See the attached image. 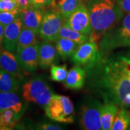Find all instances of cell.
<instances>
[{"label":"cell","instance_id":"6da1fadb","mask_svg":"<svg viewBox=\"0 0 130 130\" xmlns=\"http://www.w3.org/2000/svg\"><path fill=\"white\" fill-rule=\"evenodd\" d=\"M89 90L103 99L105 103L123 107L130 92V79L125 56L101 55L96 60L86 66Z\"/></svg>","mask_w":130,"mask_h":130},{"label":"cell","instance_id":"7a4b0ae2","mask_svg":"<svg viewBox=\"0 0 130 130\" xmlns=\"http://www.w3.org/2000/svg\"><path fill=\"white\" fill-rule=\"evenodd\" d=\"M92 32L89 40L99 42L106 32L115 27L123 12L113 0H95L89 6Z\"/></svg>","mask_w":130,"mask_h":130},{"label":"cell","instance_id":"3957f363","mask_svg":"<svg viewBox=\"0 0 130 130\" xmlns=\"http://www.w3.org/2000/svg\"><path fill=\"white\" fill-rule=\"evenodd\" d=\"M130 46V13L126 14L119 27L106 32L100 43L101 55H105L110 51L122 47Z\"/></svg>","mask_w":130,"mask_h":130},{"label":"cell","instance_id":"277c9868","mask_svg":"<svg viewBox=\"0 0 130 130\" xmlns=\"http://www.w3.org/2000/svg\"><path fill=\"white\" fill-rule=\"evenodd\" d=\"M45 111L46 116L54 121L66 123L74 122V105L66 96L53 94L50 102L45 106Z\"/></svg>","mask_w":130,"mask_h":130},{"label":"cell","instance_id":"5b68a950","mask_svg":"<svg viewBox=\"0 0 130 130\" xmlns=\"http://www.w3.org/2000/svg\"><path fill=\"white\" fill-rule=\"evenodd\" d=\"M22 97L29 102L45 106L53 95L48 84L40 77H36L26 81L22 87Z\"/></svg>","mask_w":130,"mask_h":130},{"label":"cell","instance_id":"8992f818","mask_svg":"<svg viewBox=\"0 0 130 130\" xmlns=\"http://www.w3.org/2000/svg\"><path fill=\"white\" fill-rule=\"evenodd\" d=\"M102 104L97 99L91 98L86 100L81 107L79 123L86 130L102 129L101 109Z\"/></svg>","mask_w":130,"mask_h":130},{"label":"cell","instance_id":"52a82bcc","mask_svg":"<svg viewBox=\"0 0 130 130\" xmlns=\"http://www.w3.org/2000/svg\"><path fill=\"white\" fill-rule=\"evenodd\" d=\"M64 19L59 13L55 10L44 13L43 19L38 34L43 40L56 41Z\"/></svg>","mask_w":130,"mask_h":130},{"label":"cell","instance_id":"ba28073f","mask_svg":"<svg viewBox=\"0 0 130 130\" xmlns=\"http://www.w3.org/2000/svg\"><path fill=\"white\" fill-rule=\"evenodd\" d=\"M64 22L71 28L89 36L92 32L89 9L83 4H81Z\"/></svg>","mask_w":130,"mask_h":130},{"label":"cell","instance_id":"9c48e42d","mask_svg":"<svg viewBox=\"0 0 130 130\" xmlns=\"http://www.w3.org/2000/svg\"><path fill=\"white\" fill-rule=\"evenodd\" d=\"M100 56L96 42L88 40L79 45L72 56V60L79 66H87L96 60Z\"/></svg>","mask_w":130,"mask_h":130},{"label":"cell","instance_id":"30bf717a","mask_svg":"<svg viewBox=\"0 0 130 130\" xmlns=\"http://www.w3.org/2000/svg\"><path fill=\"white\" fill-rule=\"evenodd\" d=\"M39 45H31L16 51V57L24 71L28 73L35 72L39 66Z\"/></svg>","mask_w":130,"mask_h":130},{"label":"cell","instance_id":"8fae6325","mask_svg":"<svg viewBox=\"0 0 130 130\" xmlns=\"http://www.w3.org/2000/svg\"><path fill=\"white\" fill-rule=\"evenodd\" d=\"M44 13L42 9L32 6L21 9L20 16L22 27L30 28L38 34L43 19Z\"/></svg>","mask_w":130,"mask_h":130},{"label":"cell","instance_id":"7c38bea8","mask_svg":"<svg viewBox=\"0 0 130 130\" xmlns=\"http://www.w3.org/2000/svg\"><path fill=\"white\" fill-rule=\"evenodd\" d=\"M0 69L4 70L21 80L24 73L16 54L13 52L4 50L0 51Z\"/></svg>","mask_w":130,"mask_h":130},{"label":"cell","instance_id":"4fadbf2b","mask_svg":"<svg viewBox=\"0 0 130 130\" xmlns=\"http://www.w3.org/2000/svg\"><path fill=\"white\" fill-rule=\"evenodd\" d=\"M22 27V22L19 16L13 22L5 27L3 44L4 50L11 52L16 51Z\"/></svg>","mask_w":130,"mask_h":130},{"label":"cell","instance_id":"5bb4252c","mask_svg":"<svg viewBox=\"0 0 130 130\" xmlns=\"http://www.w3.org/2000/svg\"><path fill=\"white\" fill-rule=\"evenodd\" d=\"M58 55L54 45L50 41L44 40L39 48V66L45 69L55 64L58 62Z\"/></svg>","mask_w":130,"mask_h":130},{"label":"cell","instance_id":"9a60e30c","mask_svg":"<svg viewBox=\"0 0 130 130\" xmlns=\"http://www.w3.org/2000/svg\"><path fill=\"white\" fill-rule=\"evenodd\" d=\"M86 77V70L76 64L68 71L67 77L64 81V85L68 89L79 90L84 86Z\"/></svg>","mask_w":130,"mask_h":130},{"label":"cell","instance_id":"2e32d148","mask_svg":"<svg viewBox=\"0 0 130 130\" xmlns=\"http://www.w3.org/2000/svg\"><path fill=\"white\" fill-rule=\"evenodd\" d=\"M7 110H13L20 114L22 102L16 92H0V113Z\"/></svg>","mask_w":130,"mask_h":130},{"label":"cell","instance_id":"e0dca14e","mask_svg":"<svg viewBox=\"0 0 130 130\" xmlns=\"http://www.w3.org/2000/svg\"><path fill=\"white\" fill-rule=\"evenodd\" d=\"M81 4L82 0H55L51 6L65 21Z\"/></svg>","mask_w":130,"mask_h":130},{"label":"cell","instance_id":"ac0fdd59","mask_svg":"<svg viewBox=\"0 0 130 130\" xmlns=\"http://www.w3.org/2000/svg\"><path fill=\"white\" fill-rule=\"evenodd\" d=\"M119 108L118 105L113 103H105L101 109V121L102 129L109 130L111 129L115 117Z\"/></svg>","mask_w":130,"mask_h":130},{"label":"cell","instance_id":"d6986e66","mask_svg":"<svg viewBox=\"0 0 130 130\" xmlns=\"http://www.w3.org/2000/svg\"><path fill=\"white\" fill-rule=\"evenodd\" d=\"M78 46L76 42L64 37H58L56 40V47L58 54L64 59L72 56Z\"/></svg>","mask_w":130,"mask_h":130},{"label":"cell","instance_id":"ffe728a7","mask_svg":"<svg viewBox=\"0 0 130 130\" xmlns=\"http://www.w3.org/2000/svg\"><path fill=\"white\" fill-rule=\"evenodd\" d=\"M19 86L20 79L0 69V92H17Z\"/></svg>","mask_w":130,"mask_h":130},{"label":"cell","instance_id":"44dd1931","mask_svg":"<svg viewBox=\"0 0 130 130\" xmlns=\"http://www.w3.org/2000/svg\"><path fill=\"white\" fill-rule=\"evenodd\" d=\"M37 32L26 27H22L19 34L16 51H19L21 49L31 46L38 45L39 42L37 38Z\"/></svg>","mask_w":130,"mask_h":130},{"label":"cell","instance_id":"7402d4cb","mask_svg":"<svg viewBox=\"0 0 130 130\" xmlns=\"http://www.w3.org/2000/svg\"><path fill=\"white\" fill-rule=\"evenodd\" d=\"M58 37H64L72 40L79 45L85 43L89 40V36L84 35L80 32L71 28L64 22L60 30Z\"/></svg>","mask_w":130,"mask_h":130},{"label":"cell","instance_id":"603a6c76","mask_svg":"<svg viewBox=\"0 0 130 130\" xmlns=\"http://www.w3.org/2000/svg\"><path fill=\"white\" fill-rule=\"evenodd\" d=\"M19 115L13 110H7L0 113V130L13 129L18 123Z\"/></svg>","mask_w":130,"mask_h":130},{"label":"cell","instance_id":"cb8c5ba5","mask_svg":"<svg viewBox=\"0 0 130 130\" xmlns=\"http://www.w3.org/2000/svg\"><path fill=\"white\" fill-rule=\"evenodd\" d=\"M130 126V112L125 108L118 110L112 125V130H125Z\"/></svg>","mask_w":130,"mask_h":130},{"label":"cell","instance_id":"d4e9b609","mask_svg":"<svg viewBox=\"0 0 130 130\" xmlns=\"http://www.w3.org/2000/svg\"><path fill=\"white\" fill-rule=\"evenodd\" d=\"M68 69L66 64L57 66L53 64L51 68V79L57 82H64L68 75Z\"/></svg>","mask_w":130,"mask_h":130},{"label":"cell","instance_id":"484cf974","mask_svg":"<svg viewBox=\"0 0 130 130\" xmlns=\"http://www.w3.org/2000/svg\"><path fill=\"white\" fill-rule=\"evenodd\" d=\"M20 12L21 9L10 12H0V24L5 28L18 17Z\"/></svg>","mask_w":130,"mask_h":130},{"label":"cell","instance_id":"4316f807","mask_svg":"<svg viewBox=\"0 0 130 130\" xmlns=\"http://www.w3.org/2000/svg\"><path fill=\"white\" fill-rule=\"evenodd\" d=\"M21 9L16 0H1L0 12H10Z\"/></svg>","mask_w":130,"mask_h":130},{"label":"cell","instance_id":"83f0119b","mask_svg":"<svg viewBox=\"0 0 130 130\" xmlns=\"http://www.w3.org/2000/svg\"><path fill=\"white\" fill-rule=\"evenodd\" d=\"M55 0H31V6L39 9L52 5Z\"/></svg>","mask_w":130,"mask_h":130},{"label":"cell","instance_id":"f1b7e54d","mask_svg":"<svg viewBox=\"0 0 130 130\" xmlns=\"http://www.w3.org/2000/svg\"><path fill=\"white\" fill-rule=\"evenodd\" d=\"M36 129L42 130H60L63 129V128L61 126L53 124V123H39L38 125L36 126Z\"/></svg>","mask_w":130,"mask_h":130},{"label":"cell","instance_id":"f546056e","mask_svg":"<svg viewBox=\"0 0 130 130\" xmlns=\"http://www.w3.org/2000/svg\"><path fill=\"white\" fill-rule=\"evenodd\" d=\"M117 4L123 13H129L130 0H117Z\"/></svg>","mask_w":130,"mask_h":130},{"label":"cell","instance_id":"4dcf8cb0","mask_svg":"<svg viewBox=\"0 0 130 130\" xmlns=\"http://www.w3.org/2000/svg\"><path fill=\"white\" fill-rule=\"evenodd\" d=\"M21 9H25L31 6V0H16Z\"/></svg>","mask_w":130,"mask_h":130},{"label":"cell","instance_id":"1f68e13d","mask_svg":"<svg viewBox=\"0 0 130 130\" xmlns=\"http://www.w3.org/2000/svg\"><path fill=\"white\" fill-rule=\"evenodd\" d=\"M130 106V92L126 94L124 102H123V108H127Z\"/></svg>","mask_w":130,"mask_h":130},{"label":"cell","instance_id":"d6a6232c","mask_svg":"<svg viewBox=\"0 0 130 130\" xmlns=\"http://www.w3.org/2000/svg\"><path fill=\"white\" fill-rule=\"evenodd\" d=\"M4 27L0 24V48L3 44V37H4Z\"/></svg>","mask_w":130,"mask_h":130},{"label":"cell","instance_id":"836d02e7","mask_svg":"<svg viewBox=\"0 0 130 130\" xmlns=\"http://www.w3.org/2000/svg\"><path fill=\"white\" fill-rule=\"evenodd\" d=\"M125 57L126 58V63H127L128 65V72H129V77L130 79V50L128 52V54L126 56H125Z\"/></svg>","mask_w":130,"mask_h":130},{"label":"cell","instance_id":"e575fe53","mask_svg":"<svg viewBox=\"0 0 130 130\" xmlns=\"http://www.w3.org/2000/svg\"><path fill=\"white\" fill-rule=\"evenodd\" d=\"M0 1H1V0H0Z\"/></svg>","mask_w":130,"mask_h":130}]
</instances>
